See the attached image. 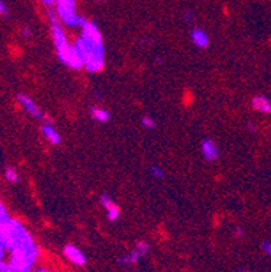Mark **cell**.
Returning <instances> with one entry per match:
<instances>
[{"mask_svg": "<svg viewBox=\"0 0 271 272\" xmlns=\"http://www.w3.org/2000/svg\"><path fill=\"white\" fill-rule=\"evenodd\" d=\"M99 201H101V205H102V206L104 207L106 210H107V209H110V207L114 206V205H115V202H114L113 196L110 195V194H107V192H104V194H102V195H101V199H99Z\"/></svg>", "mask_w": 271, "mask_h": 272, "instance_id": "16", "label": "cell"}, {"mask_svg": "<svg viewBox=\"0 0 271 272\" xmlns=\"http://www.w3.org/2000/svg\"><path fill=\"white\" fill-rule=\"evenodd\" d=\"M190 38L191 42L198 48V49H206L210 44V38L203 29L194 28L190 31Z\"/></svg>", "mask_w": 271, "mask_h": 272, "instance_id": "9", "label": "cell"}, {"mask_svg": "<svg viewBox=\"0 0 271 272\" xmlns=\"http://www.w3.org/2000/svg\"><path fill=\"white\" fill-rule=\"evenodd\" d=\"M11 215L8 214V212H7V207L4 206V203L1 202V199H0V226L1 225H4L5 222H8L10 221Z\"/></svg>", "mask_w": 271, "mask_h": 272, "instance_id": "17", "label": "cell"}, {"mask_svg": "<svg viewBox=\"0 0 271 272\" xmlns=\"http://www.w3.org/2000/svg\"><path fill=\"white\" fill-rule=\"evenodd\" d=\"M0 234L8 252L7 264L10 272H34L41 250L29 229L11 217L8 222L0 226Z\"/></svg>", "mask_w": 271, "mask_h": 272, "instance_id": "1", "label": "cell"}, {"mask_svg": "<svg viewBox=\"0 0 271 272\" xmlns=\"http://www.w3.org/2000/svg\"><path fill=\"white\" fill-rule=\"evenodd\" d=\"M106 212H107V219L110 221V222H115V221L119 218V215H121V210H119V207L117 203H115L114 206L110 207V209H107Z\"/></svg>", "mask_w": 271, "mask_h": 272, "instance_id": "15", "label": "cell"}, {"mask_svg": "<svg viewBox=\"0 0 271 272\" xmlns=\"http://www.w3.org/2000/svg\"><path fill=\"white\" fill-rule=\"evenodd\" d=\"M0 15L4 18L10 17V10H8V7L3 0H0Z\"/></svg>", "mask_w": 271, "mask_h": 272, "instance_id": "19", "label": "cell"}, {"mask_svg": "<svg viewBox=\"0 0 271 272\" xmlns=\"http://www.w3.org/2000/svg\"><path fill=\"white\" fill-rule=\"evenodd\" d=\"M95 1H103V0H95Z\"/></svg>", "mask_w": 271, "mask_h": 272, "instance_id": "28", "label": "cell"}, {"mask_svg": "<svg viewBox=\"0 0 271 272\" xmlns=\"http://www.w3.org/2000/svg\"><path fill=\"white\" fill-rule=\"evenodd\" d=\"M73 45L87 71L91 73L103 71L106 64V52L102 33L97 23L84 18L80 26V35Z\"/></svg>", "mask_w": 271, "mask_h": 272, "instance_id": "2", "label": "cell"}, {"mask_svg": "<svg viewBox=\"0 0 271 272\" xmlns=\"http://www.w3.org/2000/svg\"><path fill=\"white\" fill-rule=\"evenodd\" d=\"M41 133H42V136L45 137V140L48 142H50L52 145H61L63 137H61V134L57 131V129H56L50 122H45V123L41 126Z\"/></svg>", "mask_w": 271, "mask_h": 272, "instance_id": "10", "label": "cell"}, {"mask_svg": "<svg viewBox=\"0 0 271 272\" xmlns=\"http://www.w3.org/2000/svg\"><path fill=\"white\" fill-rule=\"evenodd\" d=\"M22 35H23L25 38H32V29L30 28L22 29Z\"/></svg>", "mask_w": 271, "mask_h": 272, "instance_id": "22", "label": "cell"}, {"mask_svg": "<svg viewBox=\"0 0 271 272\" xmlns=\"http://www.w3.org/2000/svg\"><path fill=\"white\" fill-rule=\"evenodd\" d=\"M4 178L8 183H12V184H15V183L19 181V174H18V171L14 167H7L4 169Z\"/></svg>", "mask_w": 271, "mask_h": 272, "instance_id": "13", "label": "cell"}, {"mask_svg": "<svg viewBox=\"0 0 271 272\" xmlns=\"http://www.w3.org/2000/svg\"><path fill=\"white\" fill-rule=\"evenodd\" d=\"M252 109L262 114H271V100L265 95H256L251 100Z\"/></svg>", "mask_w": 271, "mask_h": 272, "instance_id": "11", "label": "cell"}, {"mask_svg": "<svg viewBox=\"0 0 271 272\" xmlns=\"http://www.w3.org/2000/svg\"><path fill=\"white\" fill-rule=\"evenodd\" d=\"M190 21H193V14L191 12H186L184 14V22H190Z\"/></svg>", "mask_w": 271, "mask_h": 272, "instance_id": "25", "label": "cell"}, {"mask_svg": "<svg viewBox=\"0 0 271 272\" xmlns=\"http://www.w3.org/2000/svg\"><path fill=\"white\" fill-rule=\"evenodd\" d=\"M16 100H18V103H19V106H21L22 109L25 110L29 115H32L33 118L39 121H46V122H48V117H46V114L43 113L42 110L39 109V106H38L29 95L22 92L18 93V95H16Z\"/></svg>", "mask_w": 271, "mask_h": 272, "instance_id": "6", "label": "cell"}, {"mask_svg": "<svg viewBox=\"0 0 271 272\" xmlns=\"http://www.w3.org/2000/svg\"><path fill=\"white\" fill-rule=\"evenodd\" d=\"M262 250H263V253H265V255L271 256V241L265 240V241L262 242Z\"/></svg>", "mask_w": 271, "mask_h": 272, "instance_id": "20", "label": "cell"}, {"mask_svg": "<svg viewBox=\"0 0 271 272\" xmlns=\"http://www.w3.org/2000/svg\"><path fill=\"white\" fill-rule=\"evenodd\" d=\"M149 250H151V244L148 241H142L141 240L138 242H136L135 248L130 250L129 253L119 256L118 259H117V263L122 267L136 266L149 253Z\"/></svg>", "mask_w": 271, "mask_h": 272, "instance_id": "5", "label": "cell"}, {"mask_svg": "<svg viewBox=\"0 0 271 272\" xmlns=\"http://www.w3.org/2000/svg\"><path fill=\"white\" fill-rule=\"evenodd\" d=\"M201 153L206 161L213 163L220 158V148L217 145V142L211 138H205L201 142Z\"/></svg>", "mask_w": 271, "mask_h": 272, "instance_id": "8", "label": "cell"}, {"mask_svg": "<svg viewBox=\"0 0 271 272\" xmlns=\"http://www.w3.org/2000/svg\"><path fill=\"white\" fill-rule=\"evenodd\" d=\"M76 7H77L76 0H56L54 10H56L60 22L68 28H80L84 18L77 14Z\"/></svg>", "mask_w": 271, "mask_h": 272, "instance_id": "4", "label": "cell"}, {"mask_svg": "<svg viewBox=\"0 0 271 272\" xmlns=\"http://www.w3.org/2000/svg\"><path fill=\"white\" fill-rule=\"evenodd\" d=\"M247 127H248V130L252 131V133L255 131V127H254V125H252V123H248V126H247Z\"/></svg>", "mask_w": 271, "mask_h": 272, "instance_id": "26", "label": "cell"}, {"mask_svg": "<svg viewBox=\"0 0 271 272\" xmlns=\"http://www.w3.org/2000/svg\"><path fill=\"white\" fill-rule=\"evenodd\" d=\"M34 272H52L48 268H45V267H35L34 268Z\"/></svg>", "mask_w": 271, "mask_h": 272, "instance_id": "24", "label": "cell"}, {"mask_svg": "<svg viewBox=\"0 0 271 272\" xmlns=\"http://www.w3.org/2000/svg\"><path fill=\"white\" fill-rule=\"evenodd\" d=\"M141 125H142V127H145V129H148V130H153V129H156V121L152 118L151 115H144V117H141Z\"/></svg>", "mask_w": 271, "mask_h": 272, "instance_id": "14", "label": "cell"}, {"mask_svg": "<svg viewBox=\"0 0 271 272\" xmlns=\"http://www.w3.org/2000/svg\"><path fill=\"white\" fill-rule=\"evenodd\" d=\"M90 115L94 121H97L99 123H106L111 118V114L107 110L101 109V107H91L90 109Z\"/></svg>", "mask_w": 271, "mask_h": 272, "instance_id": "12", "label": "cell"}, {"mask_svg": "<svg viewBox=\"0 0 271 272\" xmlns=\"http://www.w3.org/2000/svg\"><path fill=\"white\" fill-rule=\"evenodd\" d=\"M49 23H50V34H52V39H53L59 60L70 69L80 71L81 68H84L83 61L76 50L75 45H70L68 42L67 34H65L64 29L61 28V22L54 8L49 10Z\"/></svg>", "mask_w": 271, "mask_h": 272, "instance_id": "3", "label": "cell"}, {"mask_svg": "<svg viewBox=\"0 0 271 272\" xmlns=\"http://www.w3.org/2000/svg\"><path fill=\"white\" fill-rule=\"evenodd\" d=\"M233 233H235V236H236L237 239L243 237V234H244L243 228H240V226H236V228H235V230H233Z\"/></svg>", "mask_w": 271, "mask_h": 272, "instance_id": "23", "label": "cell"}, {"mask_svg": "<svg viewBox=\"0 0 271 272\" xmlns=\"http://www.w3.org/2000/svg\"><path fill=\"white\" fill-rule=\"evenodd\" d=\"M63 253H64L65 259L69 261V263H72L73 266L84 267L87 264V256L76 245L67 244L63 248Z\"/></svg>", "mask_w": 271, "mask_h": 272, "instance_id": "7", "label": "cell"}, {"mask_svg": "<svg viewBox=\"0 0 271 272\" xmlns=\"http://www.w3.org/2000/svg\"><path fill=\"white\" fill-rule=\"evenodd\" d=\"M39 1L48 8H54V6H56V0H39Z\"/></svg>", "mask_w": 271, "mask_h": 272, "instance_id": "21", "label": "cell"}, {"mask_svg": "<svg viewBox=\"0 0 271 272\" xmlns=\"http://www.w3.org/2000/svg\"><path fill=\"white\" fill-rule=\"evenodd\" d=\"M151 175L156 180H163L164 178H166V174H164L163 168L157 167V165H153V167H151Z\"/></svg>", "mask_w": 271, "mask_h": 272, "instance_id": "18", "label": "cell"}, {"mask_svg": "<svg viewBox=\"0 0 271 272\" xmlns=\"http://www.w3.org/2000/svg\"><path fill=\"white\" fill-rule=\"evenodd\" d=\"M236 272H248V271H245V270H238V271H236Z\"/></svg>", "mask_w": 271, "mask_h": 272, "instance_id": "27", "label": "cell"}]
</instances>
